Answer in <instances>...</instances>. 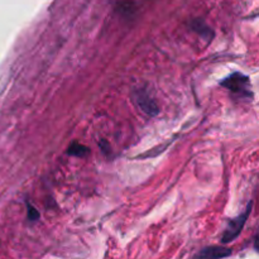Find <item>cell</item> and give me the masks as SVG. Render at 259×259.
I'll return each mask as SVG.
<instances>
[{
	"label": "cell",
	"mask_w": 259,
	"mask_h": 259,
	"mask_svg": "<svg viewBox=\"0 0 259 259\" xmlns=\"http://www.w3.org/2000/svg\"><path fill=\"white\" fill-rule=\"evenodd\" d=\"M222 86L232 91L233 94L244 98H252L253 94L250 91V80L247 75L240 72H234L222 81Z\"/></svg>",
	"instance_id": "6da1fadb"
},
{
	"label": "cell",
	"mask_w": 259,
	"mask_h": 259,
	"mask_svg": "<svg viewBox=\"0 0 259 259\" xmlns=\"http://www.w3.org/2000/svg\"><path fill=\"white\" fill-rule=\"evenodd\" d=\"M252 206H253V202H250V204L247 206V210H245L242 215H239V217L234 218V219L228 222L227 229H225L224 234H223V238H222L223 243H230L239 237L243 228H244L245 223H247L248 217H249L250 211H252Z\"/></svg>",
	"instance_id": "7a4b0ae2"
},
{
	"label": "cell",
	"mask_w": 259,
	"mask_h": 259,
	"mask_svg": "<svg viewBox=\"0 0 259 259\" xmlns=\"http://www.w3.org/2000/svg\"><path fill=\"white\" fill-rule=\"evenodd\" d=\"M137 103L141 106L142 110L148 115L154 116L158 114V108H157L156 103L146 91H137Z\"/></svg>",
	"instance_id": "3957f363"
},
{
	"label": "cell",
	"mask_w": 259,
	"mask_h": 259,
	"mask_svg": "<svg viewBox=\"0 0 259 259\" xmlns=\"http://www.w3.org/2000/svg\"><path fill=\"white\" fill-rule=\"evenodd\" d=\"M232 254L229 249L220 247H209L202 249L199 254H196L197 258H223L228 257Z\"/></svg>",
	"instance_id": "277c9868"
},
{
	"label": "cell",
	"mask_w": 259,
	"mask_h": 259,
	"mask_svg": "<svg viewBox=\"0 0 259 259\" xmlns=\"http://www.w3.org/2000/svg\"><path fill=\"white\" fill-rule=\"evenodd\" d=\"M89 148L86 146H82V144L77 143V142H73L67 149V153L71 154V156L75 157H85L86 154L89 153Z\"/></svg>",
	"instance_id": "5b68a950"
},
{
	"label": "cell",
	"mask_w": 259,
	"mask_h": 259,
	"mask_svg": "<svg viewBox=\"0 0 259 259\" xmlns=\"http://www.w3.org/2000/svg\"><path fill=\"white\" fill-rule=\"evenodd\" d=\"M38 217H39V214H38L37 211H34L32 206H29V214H28V218H29V220H35Z\"/></svg>",
	"instance_id": "8992f818"
}]
</instances>
